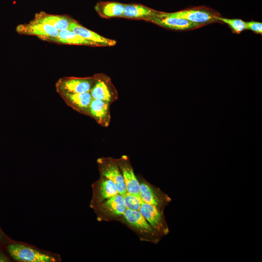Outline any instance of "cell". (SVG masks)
I'll use <instances>...</instances> for the list:
<instances>
[{
	"label": "cell",
	"mask_w": 262,
	"mask_h": 262,
	"mask_svg": "<svg viewBox=\"0 0 262 262\" xmlns=\"http://www.w3.org/2000/svg\"><path fill=\"white\" fill-rule=\"evenodd\" d=\"M98 163L102 177L111 180L119 194L124 196L127 193L124 178L116 160L112 158H99Z\"/></svg>",
	"instance_id": "5b68a950"
},
{
	"label": "cell",
	"mask_w": 262,
	"mask_h": 262,
	"mask_svg": "<svg viewBox=\"0 0 262 262\" xmlns=\"http://www.w3.org/2000/svg\"><path fill=\"white\" fill-rule=\"evenodd\" d=\"M13 240L6 234L0 227V247L4 249L5 246Z\"/></svg>",
	"instance_id": "cb8c5ba5"
},
{
	"label": "cell",
	"mask_w": 262,
	"mask_h": 262,
	"mask_svg": "<svg viewBox=\"0 0 262 262\" xmlns=\"http://www.w3.org/2000/svg\"><path fill=\"white\" fill-rule=\"evenodd\" d=\"M11 259L17 262H60L59 254L40 249L31 244L13 240L4 248Z\"/></svg>",
	"instance_id": "6da1fadb"
},
{
	"label": "cell",
	"mask_w": 262,
	"mask_h": 262,
	"mask_svg": "<svg viewBox=\"0 0 262 262\" xmlns=\"http://www.w3.org/2000/svg\"><path fill=\"white\" fill-rule=\"evenodd\" d=\"M122 174L127 192L141 198L140 194V183L137 179L127 156L123 155L116 160Z\"/></svg>",
	"instance_id": "ba28073f"
},
{
	"label": "cell",
	"mask_w": 262,
	"mask_h": 262,
	"mask_svg": "<svg viewBox=\"0 0 262 262\" xmlns=\"http://www.w3.org/2000/svg\"><path fill=\"white\" fill-rule=\"evenodd\" d=\"M68 29L82 37L97 44L99 47H111L116 44V40L104 37L82 26L75 20L71 23Z\"/></svg>",
	"instance_id": "8fae6325"
},
{
	"label": "cell",
	"mask_w": 262,
	"mask_h": 262,
	"mask_svg": "<svg viewBox=\"0 0 262 262\" xmlns=\"http://www.w3.org/2000/svg\"><path fill=\"white\" fill-rule=\"evenodd\" d=\"M147 21L164 28L180 31L193 30L203 26L183 18L166 16L163 12L159 15L148 19Z\"/></svg>",
	"instance_id": "8992f818"
},
{
	"label": "cell",
	"mask_w": 262,
	"mask_h": 262,
	"mask_svg": "<svg viewBox=\"0 0 262 262\" xmlns=\"http://www.w3.org/2000/svg\"><path fill=\"white\" fill-rule=\"evenodd\" d=\"M139 211L153 229H162L163 227V216L158 207L144 202Z\"/></svg>",
	"instance_id": "e0dca14e"
},
{
	"label": "cell",
	"mask_w": 262,
	"mask_h": 262,
	"mask_svg": "<svg viewBox=\"0 0 262 262\" xmlns=\"http://www.w3.org/2000/svg\"><path fill=\"white\" fill-rule=\"evenodd\" d=\"M140 194L142 199L146 203L158 207L162 202L159 195L146 183H140Z\"/></svg>",
	"instance_id": "ffe728a7"
},
{
	"label": "cell",
	"mask_w": 262,
	"mask_h": 262,
	"mask_svg": "<svg viewBox=\"0 0 262 262\" xmlns=\"http://www.w3.org/2000/svg\"><path fill=\"white\" fill-rule=\"evenodd\" d=\"M127 221L139 231L151 234L153 229L139 211L126 209L123 214Z\"/></svg>",
	"instance_id": "2e32d148"
},
{
	"label": "cell",
	"mask_w": 262,
	"mask_h": 262,
	"mask_svg": "<svg viewBox=\"0 0 262 262\" xmlns=\"http://www.w3.org/2000/svg\"><path fill=\"white\" fill-rule=\"evenodd\" d=\"M164 14L167 16L183 18L203 26L219 23L217 18L221 16L217 11L204 6L189 8L175 12H164Z\"/></svg>",
	"instance_id": "7a4b0ae2"
},
{
	"label": "cell",
	"mask_w": 262,
	"mask_h": 262,
	"mask_svg": "<svg viewBox=\"0 0 262 262\" xmlns=\"http://www.w3.org/2000/svg\"><path fill=\"white\" fill-rule=\"evenodd\" d=\"M123 196L126 208L131 210L139 211L142 204L144 202L141 198L128 192Z\"/></svg>",
	"instance_id": "7402d4cb"
},
{
	"label": "cell",
	"mask_w": 262,
	"mask_h": 262,
	"mask_svg": "<svg viewBox=\"0 0 262 262\" xmlns=\"http://www.w3.org/2000/svg\"><path fill=\"white\" fill-rule=\"evenodd\" d=\"M34 19L49 24L59 31L68 29L70 24L74 21L66 16L50 15L45 12L36 14Z\"/></svg>",
	"instance_id": "9a60e30c"
},
{
	"label": "cell",
	"mask_w": 262,
	"mask_h": 262,
	"mask_svg": "<svg viewBox=\"0 0 262 262\" xmlns=\"http://www.w3.org/2000/svg\"><path fill=\"white\" fill-rule=\"evenodd\" d=\"M111 103L98 99H92L89 107L88 116L103 127H108L111 120Z\"/></svg>",
	"instance_id": "9c48e42d"
},
{
	"label": "cell",
	"mask_w": 262,
	"mask_h": 262,
	"mask_svg": "<svg viewBox=\"0 0 262 262\" xmlns=\"http://www.w3.org/2000/svg\"><path fill=\"white\" fill-rule=\"evenodd\" d=\"M17 32L21 34L34 35L53 41L59 34V31L53 26L34 19L28 24L18 25Z\"/></svg>",
	"instance_id": "52a82bcc"
},
{
	"label": "cell",
	"mask_w": 262,
	"mask_h": 262,
	"mask_svg": "<svg viewBox=\"0 0 262 262\" xmlns=\"http://www.w3.org/2000/svg\"><path fill=\"white\" fill-rule=\"evenodd\" d=\"M95 81L94 75L88 77H65L58 81L56 90L59 94L90 92Z\"/></svg>",
	"instance_id": "277c9868"
},
{
	"label": "cell",
	"mask_w": 262,
	"mask_h": 262,
	"mask_svg": "<svg viewBox=\"0 0 262 262\" xmlns=\"http://www.w3.org/2000/svg\"><path fill=\"white\" fill-rule=\"evenodd\" d=\"M60 96L68 106L80 114L88 116L89 105L93 99L90 92L65 93Z\"/></svg>",
	"instance_id": "30bf717a"
},
{
	"label": "cell",
	"mask_w": 262,
	"mask_h": 262,
	"mask_svg": "<svg viewBox=\"0 0 262 262\" xmlns=\"http://www.w3.org/2000/svg\"><path fill=\"white\" fill-rule=\"evenodd\" d=\"M94 196L92 204L102 202L119 194L114 183L110 180L104 177L95 187Z\"/></svg>",
	"instance_id": "5bb4252c"
},
{
	"label": "cell",
	"mask_w": 262,
	"mask_h": 262,
	"mask_svg": "<svg viewBox=\"0 0 262 262\" xmlns=\"http://www.w3.org/2000/svg\"><path fill=\"white\" fill-rule=\"evenodd\" d=\"M246 30H250L257 34H262V23L255 21H246Z\"/></svg>",
	"instance_id": "603a6c76"
},
{
	"label": "cell",
	"mask_w": 262,
	"mask_h": 262,
	"mask_svg": "<svg viewBox=\"0 0 262 262\" xmlns=\"http://www.w3.org/2000/svg\"><path fill=\"white\" fill-rule=\"evenodd\" d=\"M219 23L227 24L232 30V33L239 34L246 30V21L240 19H229L221 17L217 18Z\"/></svg>",
	"instance_id": "44dd1931"
},
{
	"label": "cell",
	"mask_w": 262,
	"mask_h": 262,
	"mask_svg": "<svg viewBox=\"0 0 262 262\" xmlns=\"http://www.w3.org/2000/svg\"><path fill=\"white\" fill-rule=\"evenodd\" d=\"M94 84L90 92L93 99H98L112 104L118 99L117 90L111 78L103 73L95 75Z\"/></svg>",
	"instance_id": "3957f363"
},
{
	"label": "cell",
	"mask_w": 262,
	"mask_h": 262,
	"mask_svg": "<svg viewBox=\"0 0 262 262\" xmlns=\"http://www.w3.org/2000/svg\"><path fill=\"white\" fill-rule=\"evenodd\" d=\"M101 207L108 213L115 215H123L127 209L123 196L119 194L105 200Z\"/></svg>",
	"instance_id": "d6986e66"
},
{
	"label": "cell",
	"mask_w": 262,
	"mask_h": 262,
	"mask_svg": "<svg viewBox=\"0 0 262 262\" xmlns=\"http://www.w3.org/2000/svg\"><path fill=\"white\" fill-rule=\"evenodd\" d=\"M12 260L5 249L0 247V262H9Z\"/></svg>",
	"instance_id": "d4e9b609"
},
{
	"label": "cell",
	"mask_w": 262,
	"mask_h": 262,
	"mask_svg": "<svg viewBox=\"0 0 262 262\" xmlns=\"http://www.w3.org/2000/svg\"><path fill=\"white\" fill-rule=\"evenodd\" d=\"M161 12L140 4H125L122 17L147 21Z\"/></svg>",
	"instance_id": "7c38bea8"
},
{
	"label": "cell",
	"mask_w": 262,
	"mask_h": 262,
	"mask_svg": "<svg viewBox=\"0 0 262 262\" xmlns=\"http://www.w3.org/2000/svg\"><path fill=\"white\" fill-rule=\"evenodd\" d=\"M125 4L116 1H100L95 9L102 18L122 17Z\"/></svg>",
	"instance_id": "4fadbf2b"
},
{
	"label": "cell",
	"mask_w": 262,
	"mask_h": 262,
	"mask_svg": "<svg viewBox=\"0 0 262 262\" xmlns=\"http://www.w3.org/2000/svg\"><path fill=\"white\" fill-rule=\"evenodd\" d=\"M53 41L65 44L99 47L97 44L82 37L69 29L60 31L58 36Z\"/></svg>",
	"instance_id": "ac0fdd59"
}]
</instances>
